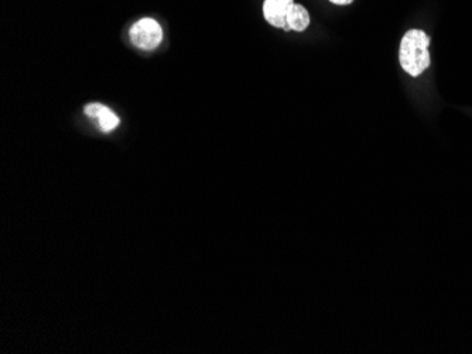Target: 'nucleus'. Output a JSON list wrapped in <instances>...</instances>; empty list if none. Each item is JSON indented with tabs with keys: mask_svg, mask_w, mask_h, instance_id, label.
I'll use <instances>...</instances> for the list:
<instances>
[{
	"mask_svg": "<svg viewBox=\"0 0 472 354\" xmlns=\"http://www.w3.org/2000/svg\"><path fill=\"white\" fill-rule=\"evenodd\" d=\"M429 43L430 37L423 30H409L403 36L401 41L399 61L409 75L419 76L430 66Z\"/></svg>",
	"mask_w": 472,
	"mask_h": 354,
	"instance_id": "f257e3e1",
	"label": "nucleus"
},
{
	"mask_svg": "<svg viewBox=\"0 0 472 354\" xmlns=\"http://www.w3.org/2000/svg\"><path fill=\"white\" fill-rule=\"evenodd\" d=\"M130 41L134 47L146 51H151L159 47L163 40V30L160 24L153 19L144 17L136 22L129 30Z\"/></svg>",
	"mask_w": 472,
	"mask_h": 354,
	"instance_id": "f03ea898",
	"label": "nucleus"
},
{
	"mask_svg": "<svg viewBox=\"0 0 472 354\" xmlns=\"http://www.w3.org/2000/svg\"><path fill=\"white\" fill-rule=\"evenodd\" d=\"M293 0H265L263 16L269 24L290 31L287 27V15L291 10Z\"/></svg>",
	"mask_w": 472,
	"mask_h": 354,
	"instance_id": "7ed1b4c3",
	"label": "nucleus"
},
{
	"mask_svg": "<svg viewBox=\"0 0 472 354\" xmlns=\"http://www.w3.org/2000/svg\"><path fill=\"white\" fill-rule=\"evenodd\" d=\"M84 111H85V115L91 118L104 133H109L115 130L120 123V119L105 105L90 104L85 106Z\"/></svg>",
	"mask_w": 472,
	"mask_h": 354,
	"instance_id": "20e7f679",
	"label": "nucleus"
},
{
	"mask_svg": "<svg viewBox=\"0 0 472 354\" xmlns=\"http://www.w3.org/2000/svg\"><path fill=\"white\" fill-rule=\"evenodd\" d=\"M310 24V15L303 5H293L287 15V27L294 31H304Z\"/></svg>",
	"mask_w": 472,
	"mask_h": 354,
	"instance_id": "39448f33",
	"label": "nucleus"
},
{
	"mask_svg": "<svg viewBox=\"0 0 472 354\" xmlns=\"http://www.w3.org/2000/svg\"><path fill=\"white\" fill-rule=\"evenodd\" d=\"M331 3L334 5H340V6H345V5H351L354 0H330Z\"/></svg>",
	"mask_w": 472,
	"mask_h": 354,
	"instance_id": "423d86ee",
	"label": "nucleus"
}]
</instances>
